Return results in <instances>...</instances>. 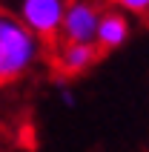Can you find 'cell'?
Returning <instances> with one entry per match:
<instances>
[{"instance_id":"3957f363","label":"cell","mask_w":149,"mask_h":152,"mask_svg":"<svg viewBox=\"0 0 149 152\" xmlns=\"http://www.w3.org/2000/svg\"><path fill=\"white\" fill-rule=\"evenodd\" d=\"M100 20V9L92 0H69L63 9L60 20V40H74V43H95V29Z\"/></svg>"},{"instance_id":"277c9868","label":"cell","mask_w":149,"mask_h":152,"mask_svg":"<svg viewBox=\"0 0 149 152\" xmlns=\"http://www.w3.org/2000/svg\"><path fill=\"white\" fill-rule=\"evenodd\" d=\"M100 58V49L95 43H74V40H60L58 52H55V66L63 75H83L86 69H92Z\"/></svg>"},{"instance_id":"6da1fadb","label":"cell","mask_w":149,"mask_h":152,"mask_svg":"<svg viewBox=\"0 0 149 152\" xmlns=\"http://www.w3.org/2000/svg\"><path fill=\"white\" fill-rule=\"evenodd\" d=\"M46 40H40L17 15L0 9V86L26 77L43 60Z\"/></svg>"},{"instance_id":"52a82bcc","label":"cell","mask_w":149,"mask_h":152,"mask_svg":"<svg viewBox=\"0 0 149 152\" xmlns=\"http://www.w3.org/2000/svg\"><path fill=\"white\" fill-rule=\"evenodd\" d=\"M60 101L66 103V106H74V95H72V89H66V86H60Z\"/></svg>"},{"instance_id":"5b68a950","label":"cell","mask_w":149,"mask_h":152,"mask_svg":"<svg viewBox=\"0 0 149 152\" xmlns=\"http://www.w3.org/2000/svg\"><path fill=\"white\" fill-rule=\"evenodd\" d=\"M132 34L129 17L126 12L115 9V12H100L98 29H95V46L98 49H121Z\"/></svg>"},{"instance_id":"7a4b0ae2","label":"cell","mask_w":149,"mask_h":152,"mask_svg":"<svg viewBox=\"0 0 149 152\" xmlns=\"http://www.w3.org/2000/svg\"><path fill=\"white\" fill-rule=\"evenodd\" d=\"M69 0H20L17 17L32 29L40 40H55L60 32L63 9Z\"/></svg>"},{"instance_id":"8992f818","label":"cell","mask_w":149,"mask_h":152,"mask_svg":"<svg viewBox=\"0 0 149 152\" xmlns=\"http://www.w3.org/2000/svg\"><path fill=\"white\" fill-rule=\"evenodd\" d=\"M115 6L121 12H129V15L149 17V0H115Z\"/></svg>"}]
</instances>
